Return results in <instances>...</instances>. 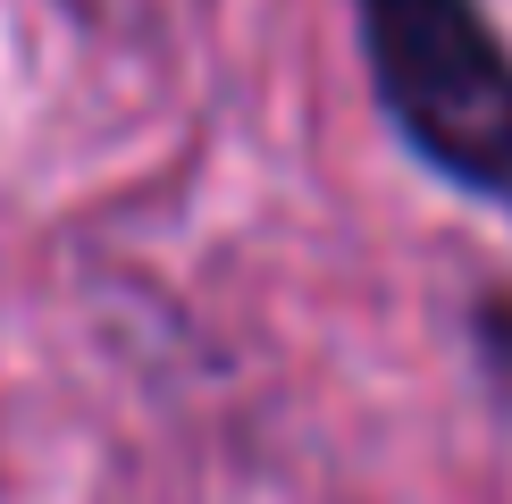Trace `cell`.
<instances>
[{
    "label": "cell",
    "instance_id": "cell-1",
    "mask_svg": "<svg viewBox=\"0 0 512 504\" xmlns=\"http://www.w3.org/2000/svg\"><path fill=\"white\" fill-rule=\"evenodd\" d=\"M387 118L471 194L512 202V51L471 0H361Z\"/></svg>",
    "mask_w": 512,
    "mask_h": 504
}]
</instances>
